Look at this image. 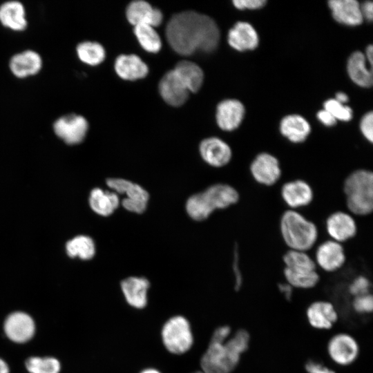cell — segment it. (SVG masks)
I'll use <instances>...</instances> for the list:
<instances>
[{"label": "cell", "mask_w": 373, "mask_h": 373, "mask_svg": "<svg viewBox=\"0 0 373 373\" xmlns=\"http://www.w3.org/2000/svg\"><path fill=\"white\" fill-rule=\"evenodd\" d=\"M166 37L178 54L191 55L197 50L211 52L218 47L220 30L210 17L195 11L174 15L166 26Z\"/></svg>", "instance_id": "cell-1"}, {"label": "cell", "mask_w": 373, "mask_h": 373, "mask_svg": "<svg viewBox=\"0 0 373 373\" xmlns=\"http://www.w3.org/2000/svg\"><path fill=\"white\" fill-rule=\"evenodd\" d=\"M250 335L243 329L237 330L226 341L211 338L200 359L205 373H231L249 348Z\"/></svg>", "instance_id": "cell-2"}, {"label": "cell", "mask_w": 373, "mask_h": 373, "mask_svg": "<svg viewBox=\"0 0 373 373\" xmlns=\"http://www.w3.org/2000/svg\"><path fill=\"white\" fill-rule=\"evenodd\" d=\"M239 198V193L233 186L217 183L190 196L186 202V211L191 219L203 221L216 210L224 209L236 204Z\"/></svg>", "instance_id": "cell-3"}, {"label": "cell", "mask_w": 373, "mask_h": 373, "mask_svg": "<svg viewBox=\"0 0 373 373\" xmlns=\"http://www.w3.org/2000/svg\"><path fill=\"white\" fill-rule=\"evenodd\" d=\"M279 226L281 237L289 249L307 251L318 240L317 226L297 210L285 211Z\"/></svg>", "instance_id": "cell-4"}, {"label": "cell", "mask_w": 373, "mask_h": 373, "mask_svg": "<svg viewBox=\"0 0 373 373\" xmlns=\"http://www.w3.org/2000/svg\"><path fill=\"white\" fill-rule=\"evenodd\" d=\"M345 202L352 215L367 216L373 210V173L357 169L345 178L343 186Z\"/></svg>", "instance_id": "cell-5"}, {"label": "cell", "mask_w": 373, "mask_h": 373, "mask_svg": "<svg viewBox=\"0 0 373 373\" xmlns=\"http://www.w3.org/2000/svg\"><path fill=\"white\" fill-rule=\"evenodd\" d=\"M161 339L164 348L173 354H183L191 350L193 334L189 320L182 315L169 318L161 329Z\"/></svg>", "instance_id": "cell-6"}, {"label": "cell", "mask_w": 373, "mask_h": 373, "mask_svg": "<svg viewBox=\"0 0 373 373\" xmlns=\"http://www.w3.org/2000/svg\"><path fill=\"white\" fill-rule=\"evenodd\" d=\"M327 353L330 360L337 365L348 366L354 363L360 353L356 339L346 332L334 334L327 343Z\"/></svg>", "instance_id": "cell-7"}, {"label": "cell", "mask_w": 373, "mask_h": 373, "mask_svg": "<svg viewBox=\"0 0 373 373\" xmlns=\"http://www.w3.org/2000/svg\"><path fill=\"white\" fill-rule=\"evenodd\" d=\"M249 171L257 183L266 186L276 184L282 175L278 160L266 152L260 153L254 158L249 166Z\"/></svg>", "instance_id": "cell-8"}, {"label": "cell", "mask_w": 373, "mask_h": 373, "mask_svg": "<svg viewBox=\"0 0 373 373\" xmlns=\"http://www.w3.org/2000/svg\"><path fill=\"white\" fill-rule=\"evenodd\" d=\"M6 337L16 343H25L31 340L36 332L34 319L28 314L17 311L10 313L3 323Z\"/></svg>", "instance_id": "cell-9"}, {"label": "cell", "mask_w": 373, "mask_h": 373, "mask_svg": "<svg viewBox=\"0 0 373 373\" xmlns=\"http://www.w3.org/2000/svg\"><path fill=\"white\" fill-rule=\"evenodd\" d=\"M88 124L84 117L75 113L64 115L53 124L55 134L68 144L82 142L87 133Z\"/></svg>", "instance_id": "cell-10"}, {"label": "cell", "mask_w": 373, "mask_h": 373, "mask_svg": "<svg viewBox=\"0 0 373 373\" xmlns=\"http://www.w3.org/2000/svg\"><path fill=\"white\" fill-rule=\"evenodd\" d=\"M314 260L316 267L325 272L332 273L343 267L346 256L341 243L328 240L318 246Z\"/></svg>", "instance_id": "cell-11"}, {"label": "cell", "mask_w": 373, "mask_h": 373, "mask_svg": "<svg viewBox=\"0 0 373 373\" xmlns=\"http://www.w3.org/2000/svg\"><path fill=\"white\" fill-rule=\"evenodd\" d=\"M325 229L331 240L341 244L354 238L357 233L355 219L351 213L343 211H337L328 216Z\"/></svg>", "instance_id": "cell-12"}, {"label": "cell", "mask_w": 373, "mask_h": 373, "mask_svg": "<svg viewBox=\"0 0 373 373\" xmlns=\"http://www.w3.org/2000/svg\"><path fill=\"white\" fill-rule=\"evenodd\" d=\"M280 195L285 204L292 210L308 206L314 199L312 187L302 179L290 180L283 184Z\"/></svg>", "instance_id": "cell-13"}, {"label": "cell", "mask_w": 373, "mask_h": 373, "mask_svg": "<svg viewBox=\"0 0 373 373\" xmlns=\"http://www.w3.org/2000/svg\"><path fill=\"white\" fill-rule=\"evenodd\" d=\"M306 317L312 327L318 330H328L337 323L338 313L332 302L316 300L307 307Z\"/></svg>", "instance_id": "cell-14"}, {"label": "cell", "mask_w": 373, "mask_h": 373, "mask_svg": "<svg viewBox=\"0 0 373 373\" xmlns=\"http://www.w3.org/2000/svg\"><path fill=\"white\" fill-rule=\"evenodd\" d=\"M199 151L203 160L213 167L226 166L232 157L229 144L216 137L203 140L200 144Z\"/></svg>", "instance_id": "cell-15"}, {"label": "cell", "mask_w": 373, "mask_h": 373, "mask_svg": "<svg viewBox=\"0 0 373 373\" xmlns=\"http://www.w3.org/2000/svg\"><path fill=\"white\" fill-rule=\"evenodd\" d=\"M149 280L143 276H129L120 283V289L127 304L131 307L142 309L148 304Z\"/></svg>", "instance_id": "cell-16"}, {"label": "cell", "mask_w": 373, "mask_h": 373, "mask_svg": "<svg viewBox=\"0 0 373 373\" xmlns=\"http://www.w3.org/2000/svg\"><path fill=\"white\" fill-rule=\"evenodd\" d=\"M158 88L162 99L172 106L183 105L189 97V90L174 70L164 74L160 81Z\"/></svg>", "instance_id": "cell-17"}, {"label": "cell", "mask_w": 373, "mask_h": 373, "mask_svg": "<svg viewBox=\"0 0 373 373\" xmlns=\"http://www.w3.org/2000/svg\"><path fill=\"white\" fill-rule=\"evenodd\" d=\"M245 114V108L240 101L227 99L220 102L217 106L216 122L222 130L232 131L240 125Z\"/></svg>", "instance_id": "cell-18"}, {"label": "cell", "mask_w": 373, "mask_h": 373, "mask_svg": "<svg viewBox=\"0 0 373 373\" xmlns=\"http://www.w3.org/2000/svg\"><path fill=\"white\" fill-rule=\"evenodd\" d=\"M126 16L132 25H149L153 28L160 26L163 19L162 12L148 2L137 0L131 2L126 10Z\"/></svg>", "instance_id": "cell-19"}, {"label": "cell", "mask_w": 373, "mask_h": 373, "mask_svg": "<svg viewBox=\"0 0 373 373\" xmlns=\"http://www.w3.org/2000/svg\"><path fill=\"white\" fill-rule=\"evenodd\" d=\"M227 41L238 51L252 50L259 44V37L254 26L246 21H238L229 30Z\"/></svg>", "instance_id": "cell-20"}, {"label": "cell", "mask_w": 373, "mask_h": 373, "mask_svg": "<svg viewBox=\"0 0 373 373\" xmlns=\"http://www.w3.org/2000/svg\"><path fill=\"white\" fill-rule=\"evenodd\" d=\"M328 6L333 18L341 24L356 26L363 21L360 3L356 0H331Z\"/></svg>", "instance_id": "cell-21"}, {"label": "cell", "mask_w": 373, "mask_h": 373, "mask_svg": "<svg viewBox=\"0 0 373 373\" xmlns=\"http://www.w3.org/2000/svg\"><path fill=\"white\" fill-rule=\"evenodd\" d=\"M9 67L15 76L23 78L37 73L42 67V59L36 51L26 50L12 55Z\"/></svg>", "instance_id": "cell-22"}, {"label": "cell", "mask_w": 373, "mask_h": 373, "mask_svg": "<svg viewBox=\"0 0 373 373\" xmlns=\"http://www.w3.org/2000/svg\"><path fill=\"white\" fill-rule=\"evenodd\" d=\"M116 73L125 80H137L145 77L149 68L142 59L136 55H121L115 61Z\"/></svg>", "instance_id": "cell-23"}, {"label": "cell", "mask_w": 373, "mask_h": 373, "mask_svg": "<svg viewBox=\"0 0 373 373\" xmlns=\"http://www.w3.org/2000/svg\"><path fill=\"white\" fill-rule=\"evenodd\" d=\"M280 131L289 142L299 144L306 140L311 132V126L303 116L289 115L280 121Z\"/></svg>", "instance_id": "cell-24"}, {"label": "cell", "mask_w": 373, "mask_h": 373, "mask_svg": "<svg viewBox=\"0 0 373 373\" xmlns=\"http://www.w3.org/2000/svg\"><path fill=\"white\" fill-rule=\"evenodd\" d=\"M0 22L13 30L26 29L28 21L23 5L18 1H8L0 6Z\"/></svg>", "instance_id": "cell-25"}, {"label": "cell", "mask_w": 373, "mask_h": 373, "mask_svg": "<svg viewBox=\"0 0 373 373\" xmlns=\"http://www.w3.org/2000/svg\"><path fill=\"white\" fill-rule=\"evenodd\" d=\"M89 204L92 210L98 215L108 216L118 208L120 200L119 195L113 191L95 188L90 193Z\"/></svg>", "instance_id": "cell-26"}, {"label": "cell", "mask_w": 373, "mask_h": 373, "mask_svg": "<svg viewBox=\"0 0 373 373\" xmlns=\"http://www.w3.org/2000/svg\"><path fill=\"white\" fill-rule=\"evenodd\" d=\"M106 184L117 195H125L124 199L148 204V191L137 183L124 178H111L106 180Z\"/></svg>", "instance_id": "cell-27"}, {"label": "cell", "mask_w": 373, "mask_h": 373, "mask_svg": "<svg viewBox=\"0 0 373 373\" xmlns=\"http://www.w3.org/2000/svg\"><path fill=\"white\" fill-rule=\"evenodd\" d=\"M366 61L363 53L356 51L350 56L347 63L349 77L353 82L363 88L372 85V70L367 67Z\"/></svg>", "instance_id": "cell-28"}, {"label": "cell", "mask_w": 373, "mask_h": 373, "mask_svg": "<svg viewBox=\"0 0 373 373\" xmlns=\"http://www.w3.org/2000/svg\"><path fill=\"white\" fill-rule=\"evenodd\" d=\"M173 70L189 92L195 93L200 89L204 73L198 65L191 61L182 60L175 65Z\"/></svg>", "instance_id": "cell-29"}, {"label": "cell", "mask_w": 373, "mask_h": 373, "mask_svg": "<svg viewBox=\"0 0 373 373\" xmlns=\"http://www.w3.org/2000/svg\"><path fill=\"white\" fill-rule=\"evenodd\" d=\"M285 278L292 288L308 289L314 287L320 280V276L314 271H292L285 268Z\"/></svg>", "instance_id": "cell-30"}, {"label": "cell", "mask_w": 373, "mask_h": 373, "mask_svg": "<svg viewBox=\"0 0 373 373\" xmlns=\"http://www.w3.org/2000/svg\"><path fill=\"white\" fill-rule=\"evenodd\" d=\"M285 268L292 271H314L316 265L314 260L307 251L289 249L283 256Z\"/></svg>", "instance_id": "cell-31"}, {"label": "cell", "mask_w": 373, "mask_h": 373, "mask_svg": "<svg viewBox=\"0 0 373 373\" xmlns=\"http://www.w3.org/2000/svg\"><path fill=\"white\" fill-rule=\"evenodd\" d=\"M78 57L84 63L90 66H97L105 59L106 52L98 42L85 41L79 43L76 48Z\"/></svg>", "instance_id": "cell-32"}, {"label": "cell", "mask_w": 373, "mask_h": 373, "mask_svg": "<svg viewBox=\"0 0 373 373\" xmlns=\"http://www.w3.org/2000/svg\"><path fill=\"white\" fill-rule=\"evenodd\" d=\"M134 33L140 46L146 51L156 53L161 49V38L153 27L137 25L134 26Z\"/></svg>", "instance_id": "cell-33"}, {"label": "cell", "mask_w": 373, "mask_h": 373, "mask_svg": "<svg viewBox=\"0 0 373 373\" xmlns=\"http://www.w3.org/2000/svg\"><path fill=\"white\" fill-rule=\"evenodd\" d=\"M66 248L69 256L83 260L91 259L95 254L94 241L86 236L75 237L67 242Z\"/></svg>", "instance_id": "cell-34"}, {"label": "cell", "mask_w": 373, "mask_h": 373, "mask_svg": "<svg viewBox=\"0 0 373 373\" xmlns=\"http://www.w3.org/2000/svg\"><path fill=\"white\" fill-rule=\"evenodd\" d=\"M25 366L29 373H59V361L52 356H31L27 358Z\"/></svg>", "instance_id": "cell-35"}, {"label": "cell", "mask_w": 373, "mask_h": 373, "mask_svg": "<svg viewBox=\"0 0 373 373\" xmlns=\"http://www.w3.org/2000/svg\"><path fill=\"white\" fill-rule=\"evenodd\" d=\"M324 109L331 113L336 120L348 122L353 116L352 109L335 99L326 100L323 104Z\"/></svg>", "instance_id": "cell-36"}, {"label": "cell", "mask_w": 373, "mask_h": 373, "mask_svg": "<svg viewBox=\"0 0 373 373\" xmlns=\"http://www.w3.org/2000/svg\"><path fill=\"white\" fill-rule=\"evenodd\" d=\"M371 283L367 277L360 275L355 277L348 286V292L353 297L370 294Z\"/></svg>", "instance_id": "cell-37"}, {"label": "cell", "mask_w": 373, "mask_h": 373, "mask_svg": "<svg viewBox=\"0 0 373 373\" xmlns=\"http://www.w3.org/2000/svg\"><path fill=\"white\" fill-rule=\"evenodd\" d=\"M353 310L358 314H367L373 310L372 295L367 294L365 295L354 297L352 302Z\"/></svg>", "instance_id": "cell-38"}, {"label": "cell", "mask_w": 373, "mask_h": 373, "mask_svg": "<svg viewBox=\"0 0 373 373\" xmlns=\"http://www.w3.org/2000/svg\"><path fill=\"white\" fill-rule=\"evenodd\" d=\"M360 129L364 137L370 143L373 142V113L370 111L363 115L360 122Z\"/></svg>", "instance_id": "cell-39"}, {"label": "cell", "mask_w": 373, "mask_h": 373, "mask_svg": "<svg viewBox=\"0 0 373 373\" xmlns=\"http://www.w3.org/2000/svg\"><path fill=\"white\" fill-rule=\"evenodd\" d=\"M233 6L239 10H256L262 8L266 3L265 0H233Z\"/></svg>", "instance_id": "cell-40"}, {"label": "cell", "mask_w": 373, "mask_h": 373, "mask_svg": "<svg viewBox=\"0 0 373 373\" xmlns=\"http://www.w3.org/2000/svg\"><path fill=\"white\" fill-rule=\"evenodd\" d=\"M238 248L236 247L233 249V272L234 274L235 277V288L236 289H238L242 283V276L241 274V271L239 267V262H238Z\"/></svg>", "instance_id": "cell-41"}, {"label": "cell", "mask_w": 373, "mask_h": 373, "mask_svg": "<svg viewBox=\"0 0 373 373\" xmlns=\"http://www.w3.org/2000/svg\"><path fill=\"white\" fill-rule=\"evenodd\" d=\"M307 373H336L320 362L309 361L305 365Z\"/></svg>", "instance_id": "cell-42"}, {"label": "cell", "mask_w": 373, "mask_h": 373, "mask_svg": "<svg viewBox=\"0 0 373 373\" xmlns=\"http://www.w3.org/2000/svg\"><path fill=\"white\" fill-rule=\"evenodd\" d=\"M316 116L318 119L326 126H333L337 122L334 117L325 109L319 111Z\"/></svg>", "instance_id": "cell-43"}, {"label": "cell", "mask_w": 373, "mask_h": 373, "mask_svg": "<svg viewBox=\"0 0 373 373\" xmlns=\"http://www.w3.org/2000/svg\"><path fill=\"white\" fill-rule=\"evenodd\" d=\"M361 12L363 19L371 21L373 19V3L371 1H364L360 4Z\"/></svg>", "instance_id": "cell-44"}, {"label": "cell", "mask_w": 373, "mask_h": 373, "mask_svg": "<svg viewBox=\"0 0 373 373\" xmlns=\"http://www.w3.org/2000/svg\"><path fill=\"white\" fill-rule=\"evenodd\" d=\"M366 60L370 63V67L372 66L373 61V47L372 45H369L365 50V53L364 54Z\"/></svg>", "instance_id": "cell-45"}, {"label": "cell", "mask_w": 373, "mask_h": 373, "mask_svg": "<svg viewBox=\"0 0 373 373\" xmlns=\"http://www.w3.org/2000/svg\"><path fill=\"white\" fill-rule=\"evenodd\" d=\"M336 101H338V102L341 103V104H345V103L347 102L348 101V96L347 95L346 93H343V92H338L336 94V96H335V98H334Z\"/></svg>", "instance_id": "cell-46"}, {"label": "cell", "mask_w": 373, "mask_h": 373, "mask_svg": "<svg viewBox=\"0 0 373 373\" xmlns=\"http://www.w3.org/2000/svg\"><path fill=\"white\" fill-rule=\"evenodd\" d=\"M279 287L285 296H289L291 295L292 287L288 283L280 285Z\"/></svg>", "instance_id": "cell-47"}, {"label": "cell", "mask_w": 373, "mask_h": 373, "mask_svg": "<svg viewBox=\"0 0 373 373\" xmlns=\"http://www.w3.org/2000/svg\"><path fill=\"white\" fill-rule=\"evenodd\" d=\"M0 373H10V368L8 363L0 358Z\"/></svg>", "instance_id": "cell-48"}, {"label": "cell", "mask_w": 373, "mask_h": 373, "mask_svg": "<svg viewBox=\"0 0 373 373\" xmlns=\"http://www.w3.org/2000/svg\"><path fill=\"white\" fill-rule=\"evenodd\" d=\"M140 373H162V372L156 368L147 367L141 370Z\"/></svg>", "instance_id": "cell-49"}, {"label": "cell", "mask_w": 373, "mask_h": 373, "mask_svg": "<svg viewBox=\"0 0 373 373\" xmlns=\"http://www.w3.org/2000/svg\"><path fill=\"white\" fill-rule=\"evenodd\" d=\"M193 373H205L204 372H203L202 370H200V371H195Z\"/></svg>", "instance_id": "cell-50"}]
</instances>
